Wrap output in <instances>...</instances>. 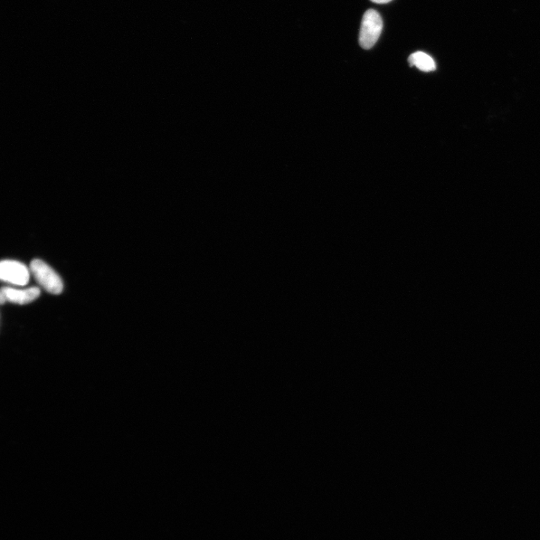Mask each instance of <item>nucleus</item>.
Listing matches in <instances>:
<instances>
[{
  "mask_svg": "<svg viewBox=\"0 0 540 540\" xmlns=\"http://www.w3.org/2000/svg\"><path fill=\"white\" fill-rule=\"evenodd\" d=\"M382 17L374 9H369L363 15L360 27L359 42L365 50L373 49L383 31Z\"/></svg>",
  "mask_w": 540,
  "mask_h": 540,
  "instance_id": "obj_1",
  "label": "nucleus"
},
{
  "mask_svg": "<svg viewBox=\"0 0 540 540\" xmlns=\"http://www.w3.org/2000/svg\"><path fill=\"white\" fill-rule=\"evenodd\" d=\"M31 271L36 281L52 295H58L63 291V283L59 275L49 264L35 259L31 263Z\"/></svg>",
  "mask_w": 540,
  "mask_h": 540,
  "instance_id": "obj_2",
  "label": "nucleus"
},
{
  "mask_svg": "<svg viewBox=\"0 0 540 540\" xmlns=\"http://www.w3.org/2000/svg\"><path fill=\"white\" fill-rule=\"evenodd\" d=\"M30 270L22 262L5 260L0 263V279L17 286H25L30 281Z\"/></svg>",
  "mask_w": 540,
  "mask_h": 540,
  "instance_id": "obj_3",
  "label": "nucleus"
},
{
  "mask_svg": "<svg viewBox=\"0 0 540 540\" xmlns=\"http://www.w3.org/2000/svg\"><path fill=\"white\" fill-rule=\"evenodd\" d=\"M40 289L33 287L24 290L13 288H3L0 293V302L3 305L9 302L18 305H26L33 302L40 296Z\"/></svg>",
  "mask_w": 540,
  "mask_h": 540,
  "instance_id": "obj_4",
  "label": "nucleus"
},
{
  "mask_svg": "<svg viewBox=\"0 0 540 540\" xmlns=\"http://www.w3.org/2000/svg\"><path fill=\"white\" fill-rule=\"evenodd\" d=\"M411 66L425 72H433L436 69V64L432 58L424 52L418 51L412 54L409 58Z\"/></svg>",
  "mask_w": 540,
  "mask_h": 540,
  "instance_id": "obj_5",
  "label": "nucleus"
},
{
  "mask_svg": "<svg viewBox=\"0 0 540 540\" xmlns=\"http://www.w3.org/2000/svg\"><path fill=\"white\" fill-rule=\"evenodd\" d=\"M372 2L377 4H385L392 1V0H371Z\"/></svg>",
  "mask_w": 540,
  "mask_h": 540,
  "instance_id": "obj_6",
  "label": "nucleus"
}]
</instances>
